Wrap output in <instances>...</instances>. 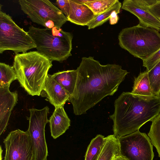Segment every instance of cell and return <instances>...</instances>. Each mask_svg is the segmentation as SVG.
Here are the masks:
<instances>
[{
  "label": "cell",
  "mask_w": 160,
  "mask_h": 160,
  "mask_svg": "<svg viewBox=\"0 0 160 160\" xmlns=\"http://www.w3.org/2000/svg\"><path fill=\"white\" fill-rule=\"evenodd\" d=\"M121 3L118 0L112 6L103 12L96 16V17L87 25L88 29L94 28L100 26L109 19L110 16L114 11L120 10Z\"/></svg>",
  "instance_id": "21"
},
{
  "label": "cell",
  "mask_w": 160,
  "mask_h": 160,
  "mask_svg": "<svg viewBox=\"0 0 160 160\" xmlns=\"http://www.w3.org/2000/svg\"><path fill=\"white\" fill-rule=\"evenodd\" d=\"M118 139L121 155L128 160H153V145L146 133L138 130Z\"/></svg>",
  "instance_id": "9"
},
{
  "label": "cell",
  "mask_w": 160,
  "mask_h": 160,
  "mask_svg": "<svg viewBox=\"0 0 160 160\" xmlns=\"http://www.w3.org/2000/svg\"><path fill=\"white\" fill-rule=\"evenodd\" d=\"M52 61L37 51L16 54L13 67L17 80L29 95H41L48 72L52 66Z\"/></svg>",
  "instance_id": "3"
},
{
  "label": "cell",
  "mask_w": 160,
  "mask_h": 160,
  "mask_svg": "<svg viewBox=\"0 0 160 160\" xmlns=\"http://www.w3.org/2000/svg\"><path fill=\"white\" fill-rule=\"evenodd\" d=\"M6 152L4 160H33V149L28 131L11 132L4 139Z\"/></svg>",
  "instance_id": "10"
},
{
  "label": "cell",
  "mask_w": 160,
  "mask_h": 160,
  "mask_svg": "<svg viewBox=\"0 0 160 160\" xmlns=\"http://www.w3.org/2000/svg\"><path fill=\"white\" fill-rule=\"evenodd\" d=\"M17 80L14 69L4 63H0V88L9 87L12 82Z\"/></svg>",
  "instance_id": "20"
},
{
  "label": "cell",
  "mask_w": 160,
  "mask_h": 160,
  "mask_svg": "<svg viewBox=\"0 0 160 160\" xmlns=\"http://www.w3.org/2000/svg\"><path fill=\"white\" fill-rule=\"evenodd\" d=\"M40 95L46 97L55 108L64 105L69 97L65 89L54 79L52 75L48 74Z\"/></svg>",
  "instance_id": "12"
},
{
  "label": "cell",
  "mask_w": 160,
  "mask_h": 160,
  "mask_svg": "<svg viewBox=\"0 0 160 160\" xmlns=\"http://www.w3.org/2000/svg\"><path fill=\"white\" fill-rule=\"evenodd\" d=\"M115 160H128L127 159H126L125 157L122 156V155H120V156H118L117 157Z\"/></svg>",
  "instance_id": "30"
},
{
  "label": "cell",
  "mask_w": 160,
  "mask_h": 160,
  "mask_svg": "<svg viewBox=\"0 0 160 160\" xmlns=\"http://www.w3.org/2000/svg\"><path fill=\"white\" fill-rule=\"evenodd\" d=\"M39 53L49 59L62 62L71 56L73 35L61 28H41L30 26L27 32Z\"/></svg>",
  "instance_id": "4"
},
{
  "label": "cell",
  "mask_w": 160,
  "mask_h": 160,
  "mask_svg": "<svg viewBox=\"0 0 160 160\" xmlns=\"http://www.w3.org/2000/svg\"><path fill=\"white\" fill-rule=\"evenodd\" d=\"M64 106L55 107L49 120L51 136L54 139L64 133L70 126V120L64 109Z\"/></svg>",
  "instance_id": "15"
},
{
  "label": "cell",
  "mask_w": 160,
  "mask_h": 160,
  "mask_svg": "<svg viewBox=\"0 0 160 160\" xmlns=\"http://www.w3.org/2000/svg\"></svg>",
  "instance_id": "31"
},
{
  "label": "cell",
  "mask_w": 160,
  "mask_h": 160,
  "mask_svg": "<svg viewBox=\"0 0 160 160\" xmlns=\"http://www.w3.org/2000/svg\"><path fill=\"white\" fill-rule=\"evenodd\" d=\"M120 47L134 57L144 60L160 48V33L139 24L122 29L118 35Z\"/></svg>",
  "instance_id": "5"
},
{
  "label": "cell",
  "mask_w": 160,
  "mask_h": 160,
  "mask_svg": "<svg viewBox=\"0 0 160 160\" xmlns=\"http://www.w3.org/2000/svg\"><path fill=\"white\" fill-rule=\"evenodd\" d=\"M113 121V135L118 138L139 130L160 113V97L143 96L122 92L115 100Z\"/></svg>",
  "instance_id": "2"
},
{
  "label": "cell",
  "mask_w": 160,
  "mask_h": 160,
  "mask_svg": "<svg viewBox=\"0 0 160 160\" xmlns=\"http://www.w3.org/2000/svg\"><path fill=\"white\" fill-rule=\"evenodd\" d=\"M148 136L160 158V113L152 121Z\"/></svg>",
  "instance_id": "22"
},
{
  "label": "cell",
  "mask_w": 160,
  "mask_h": 160,
  "mask_svg": "<svg viewBox=\"0 0 160 160\" xmlns=\"http://www.w3.org/2000/svg\"><path fill=\"white\" fill-rule=\"evenodd\" d=\"M118 138L113 134L105 137L104 141L97 160H113L121 155Z\"/></svg>",
  "instance_id": "16"
},
{
  "label": "cell",
  "mask_w": 160,
  "mask_h": 160,
  "mask_svg": "<svg viewBox=\"0 0 160 160\" xmlns=\"http://www.w3.org/2000/svg\"><path fill=\"white\" fill-rule=\"evenodd\" d=\"M148 72L152 94L160 97V60Z\"/></svg>",
  "instance_id": "23"
},
{
  "label": "cell",
  "mask_w": 160,
  "mask_h": 160,
  "mask_svg": "<svg viewBox=\"0 0 160 160\" xmlns=\"http://www.w3.org/2000/svg\"><path fill=\"white\" fill-rule=\"evenodd\" d=\"M105 137L97 135L91 141L86 152L84 160H97L103 146Z\"/></svg>",
  "instance_id": "19"
},
{
  "label": "cell",
  "mask_w": 160,
  "mask_h": 160,
  "mask_svg": "<svg viewBox=\"0 0 160 160\" xmlns=\"http://www.w3.org/2000/svg\"><path fill=\"white\" fill-rule=\"evenodd\" d=\"M54 79L67 91L69 97L74 90L77 77V70L59 72L52 75Z\"/></svg>",
  "instance_id": "17"
},
{
  "label": "cell",
  "mask_w": 160,
  "mask_h": 160,
  "mask_svg": "<svg viewBox=\"0 0 160 160\" xmlns=\"http://www.w3.org/2000/svg\"><path fill=\"white\" fill-rule=\"evenodd\" d=\"M75 2L78 3L84 4L85 3L90 2L92 1V0H73Z\"/></svg>",
  "instance_id": "29"
},
{
  "label": "cell",
  "mask_w": 160,
  "mask_h": 160,
  "mask_svg": "<svg viewBox=\"0 0 160 160\" xmlns=\"http://www.w3.org/2000/svg\"><path fill=\"white\" fill-rule=\"evenodd\" d=\"M160 60V48L146 59L143 61V66L148 71L151 70Z\"/></svg>",
  "instance_id": "25"
},
{
  "label": "cell",
  "mask_w": 160,
  "mask_h": 160,
  "mask_svg": "<svg viewBox=\"0 0 160 160\" xmlns=\"http://www.w3.org/2000/svg\"><path fill=\"white\" fill-rule=\"evenodd\" d=\"M70 9L68 21L75 24L87 26L96 16L92 10L85 4H80L73 0H69Z\"/></svg>",
  "instance_id": "14"
},
{
  "label": "cell",
  "mask_w": 160,
  "mask_h": 160,
  "mask_svg": "<svg viewBox=\"0 0 160 160\" xmlns=\"http://www.w3.org/2000/svg\"><path fill=\"white\" fill-rule=\"evenodd\" d=\"M120 12V10H116L113 11L111 13L109 19L110 23L111 25L116 24L118 19L119 18L118 14Z\"/></svg>",
  "instance_id": "28"
},
{
  "label": "cell",
  "mask_w": 160,
  "mask_h": 160,
  "mask_svg": "<svg viewBox=\"0 0 160 160\" xmlns=\"http://www.w3.org/2000/svg\"><path fill=\"white\" fill-rule=\"evenodd\" d=\"M48 106L41 109H29L30 115L27 119L29 121L28 130L32 143L33 160H47L48 147L46 141L45 129L49 122L48 118L49 113Z\"/></svg>",
  "instance_id": "8"
},
{
  "label": "cell",
  "mask_w": 160,
  "mask_h": 160,
  "mask_svg": "<svg viewBox=\"0 0 160 160\" xmlns=\"http://www.w3.org/2000/svg\"><path fill=\"white\" fill-rule=\"evenodd\" d=\"M76 70L75 88L68 100L76 115L86 113L105 97L113 95L128 73L119 65H102L91 56L82 57Z\"/></svg>",
  "instance_id": "1"
},
{
  "label": "cell",
  "mask_w": 160,
  "mask_h": 160,
  "mask_svg": "<svg viewBox=\"0 0 160 160\" xmlns=\"http://www.w3.org/2000/svg\"><path fill=\"white\" fill-rule=\"evenodd\" d=\"M155 0H124L121 9L133 14L138 18L139 24L144 27L160 31V21L148 9L149 6Z\"/></svg>",
  "instance_id": "11"
},
{
  "label": "cell",
  "mask_w": 160,
  "mask_h": 160,
  "mask_svg": "<svg viewBox=\"0 0 160 160\" xmlns=\"http://www.w3.org/2000/svg\"><path fill=\"white\" fill-rule=\"evenodd\" d=\"M149 11L160 21V0L155 2L149 6Z\"/></svg>",
  "instance_id": "27"
},
{
  "label": "cell",
  "mask_w": 160,
  "mask_h": 160,
  "mask_svg": "<svg viewBox=\"0 0 160 160\" xmlns=\"http://www.w3.org/2000/svg\"><path fill=\"white\" fill-rule=\"evenodd\" d=\"M36 48L33 39L27 32L19 27L11 17L0 11V53L7 50L15 53L27 52Z\"/></svg>",
  "instance_id": "6"
},
{
  "label": "cell",
  "mask_w": 160,
  "mask_h": 160,
  "mask_svg": "<svg viewBox=\"0 0 160 160\" xmlns=\"http://www.w3.org/2000/svg\"><path fill=\"white\" fill-rule=\"evenodd\" d=\"M9 88H0V135L6 129L11 111L18 100L17 92H11Z\"/></svg>",
  "instance_id": "13"
},
{
  "label": "cell",
  "mask_w": 160,
  "mask_h": 160,
  "mask_svg": "<svg viewBox=\"0 0 160 160\" xmlns=\"http://www.w3.org/2000/svg\"><path fill=\"white\" fill-rule=\"evenodd\" d=\"M132 93L143 96L153 95L147 70L141 72L134 79Z\"/></svg>",
  "instance_id": "18"
},
{
  "label": "cell",
  "mask_w": 160,
  "mask_h": 160,
  "mask_svg": "<svg viewBox=\"0 0 160 160\" xmlns=\"http://www.w3.org/2000/svg\"><path fill=\"white\" fill-rule=\"evenodd\" d=\"M21 10L33 22L46 28H61L68 21L62 12L48 0H19Z\"/></svg>",
  "instance_id": "7"
},
{
  "label": "cell",
  "mask_w": 160,
  "mask_h": 160,
  "mask_svg": "<svg viewBox=\"0 0 160 160\" xmlns=\"http://www.w3.org/2000/svg\"><path fill=\"white\" fill-rule=\"evenodd\" d=\"M118 0H92L84 4L88 6L96 15H99L108 10Z\"/></svg>",
  "instance_id": "24"
},
{
  "label": "cell",
  "mask_w": 160,
  "mask_h": 160,
  "mask_svg": "<svg viewBox=\"0 0 160 160\" xmlns=\"http://www.w3.org/2000/svg\"><path fill=\"white\" fill-rule=\"evenodd\" d=\"M56 4L58 8L67 18L68 16L70 9L69 0H58L56 1Z\"/></svg>",
  "instance_id": "26"
}]
</instances>
